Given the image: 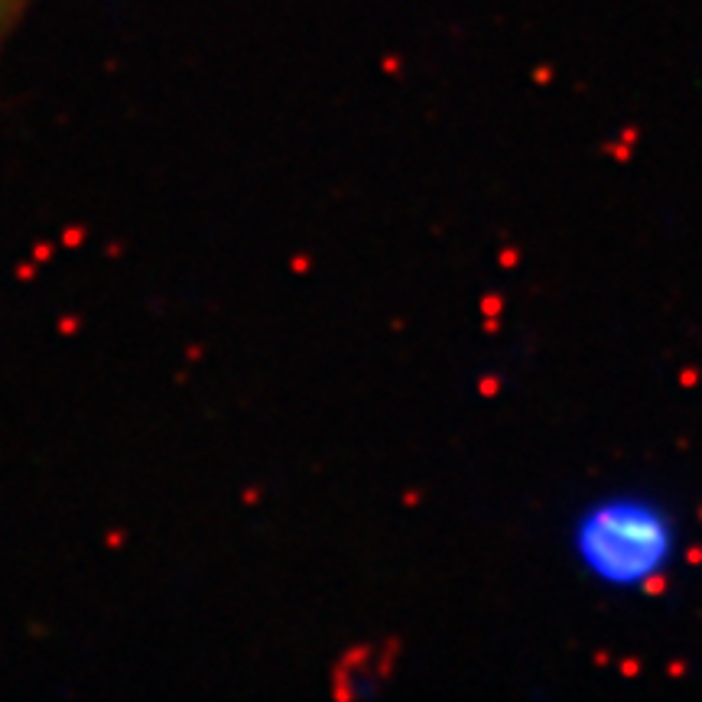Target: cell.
<instances>
[{
	"label": "cell",
	"mask_w": 702,
	"mask_h": 702,
	"mask_svg": "<svg viewBox=\"0 0 702 702\" xmlns=\"http://www.w3.org/2000/svg\"><path fill=\"white\" fill-rule=\"evenodd\" d=\"M569 553L585 579L608 592H647L680 556V524L644 491H605L569 524Z\"/></svg>",
	"instance_id": "1"
},
{
	"label": "cell",
	"mask_w": 702,
	"mask_h": 702,
	"mask_svg": "<svg viewBox=\"0 0 702 702\" xmlns=\"http://www.w3.org/2000/svg\"><path fill=\"white\" fill-rule=\"evenodd\" d=\"M33 0H0V56H4V46L10 43L13 30L20 26V20L26 17Z\"/></svg>",
	"instance_id": "2"
}]
</instances>
